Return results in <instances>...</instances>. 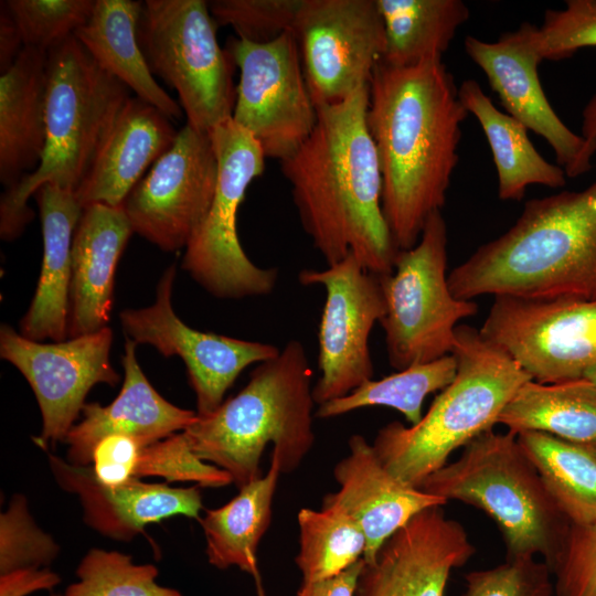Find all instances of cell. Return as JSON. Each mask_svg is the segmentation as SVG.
Listing matches in <instances>:
<instances>
[{
	"label": "cell",
	"instance_id": "28",
	"mask_svg": "<svg viewBox=\"0 0 596 596\" xmlns=\"http://www.w3.org/2000/svg\"><path fill=\"white\" fill-rule=\"evenodd\" d=\"M281 473L273 453L266 475L238 489L222 507L207 509L198 522L204 540L207 562L220 570L238 567L253 577L259 574L257 549L272 522L273 500Z\"/></svg>",
	"mask_w": 596,
	"mask_h": 596
},
{
	"label": "cell",
	"instance_id": "42",
	"mask_svg": "<svg viewBox=\"0 0 596 596\" xmlns=\"http://www.w3.org/2000/svg\"><path fill=\"white\" fill-rule=\"evenodd\" d=\"M552 576L554 596H596V523L571 524Z\"/></svg>",
	"mask_w": 596,
	"mask_h": 596
},
{
	"label": "cell",
	"instance_id": "18",
	"mask_svg": "<svg viewBox=\"0 0 596 596\" xmlns=\"http://www.w3.org/2000/svg\"><path fill=\"white\" fill-rule=\"evenodd\" d=\"M534 26L523 22L496 42L466 36L465 51L483 71L508 115L543 137L567 178H575L592 169L596 145L572 131L546 98L539 76L542 60L533 43Z\"/></svg>",
	"mask_w": 596,
	"mask_h": 596
},
{
	"label": "cell",
	"instance_id": "48",
	"mask_svg": "<svg viewBox=\"0 0 596 596\" xmlns=\"http://www.w3.org/2000/svg\"><path fill=\"white\" fill-rule=\"evenodd\" d=\"M584 379L588 380L596 386V363L590 365L583 375Z\"/></svg>",
	"mask_w": 596,
	"mask_h": 596
},
{
	"label": "cell",
	"instance_id": "49",
	"mask_svg": "<svg viewBox=\"0 0 596 596\" xmlns=\"http://www.w3.org/2000/svg\"><path fill=\"white\" fill-rule=\"evenodd\" d=\"M254 579H255V584H256L257 596H265V590H264V587H263L260 574L256 575L254 577Z\"/></svg>",
	"mask_w": 596,
	"mask_h": 596
},
{
	"label": "cell",
	"instance_id": "1",
	"mask_svg": "<svg viewBox=\"0 0 596 596\" xmlns=\"http://www.w3.org/2000/svg\"><path fill=\"white\" fill-rule=\"evenodd\" d=\"M467 115L441 60L376 65L366 124L381 168L383 214L398 251L415 246L441 211Z\"/></svg>",
	"mask_w": 596,
	"mask_h": 596
},
{
	"label": "cell",
	"instance_id": "20",
	"mask_svg": "<svg viewBox=\"0 0 596 596\" xmlns=\"http://www.w3.org/2000/svg\"><path fill=\"white\" fill-rule=\"evenodd\" d=\"M47 458L57 486L78 498L85 524L107 539L130 541L148 524L175 515L201 518L199 486L170 487L132 478L107 487L96 480L91 466H76L52 454Z\"/></svg>",
	"mask_w": 596,
	"mask_h": 596
},
{
	"label": "cell",
	"instance_id": "13",
	"mask_svg": "<svg viewBox=\"0 0 596 596\" xmlns=\"http://www.w3.org/2000/svg\"><path fill=\"white\" fill-rule=\"evenodd\" d=\"M298 281L326 290L318 329L320 376L312 387L318 406L373 379L370 334L385 313V299L381 276L365 270L352 254L324 269L300 270Z\"/></svg>",
	"mask_w": 596,
	"mask_h": 596
},
{
	"label": "cell",
	"instance_id": "51",
	"mask_svg": "<svg viewBox=\"0 0 596 596\" xmlns=\"http://www.w3.org/2000/svg\"><path fill=\"white\" fill-rule=\"evenodd\" d=\"M50 596H63L61 594H55V593H52Z\"/></svg>",
	"mask_w": 596,
	"mask_h": 596
},
{
	"label": "cell",
	"instance_id": "2",
	"mask_svg": "<svg viewBox=\"0 0 596 596\" xmlns=\"http://www.w3.org/2000/svg\"><path fill=\"white\" fill-rule=\"evenodd\" d=\"M370 85L317 107L306 141L280 161L302 228L327 266L352 254L373 274H391L398 253L382 210V174L366 124Z\"/></svg>",
	"mask_w": 596,
	"mask_h": 596
},
{
	"label": "cell",
	"instance_id": "6",
	"mask_svg": "<svg viewBox=\"0 0 596 596\" xmlns=\"http://www.w3.org/2000/svg\"><path fill=\"white\" fill-rule=\"evenodd\" d=\"M46 139L38 168L0 200V235L12 241L33 219L28 200L46 182L76 191L129 89L71 35L47 51Z\"/></svg>",
	"mask_w": 596,
	"mask_h": 596
},
{
	"label": "cell",
	"instance_id": "43",
	"mask_svg": "<svg viewBox=\"0 0 596 596\" xmlns=\"http://www.w3.org/2000/svg\"><path fill=\"white\" fill-rule=\"evenodd\" d=\"M141 445L126 435H109L95 446L92 470L96 480L107 487L124 485L135 478Z\"/></svg>",
	"mask_w": 596,
	"mask_h": 596
},
{
	"label": "cell",
	"instance_id": "10",
	"mask_svg": "<svg viewBox=\"0 0 596 596\" xmlns=\"http://www.w3.org/2000/svg\"><path fill=\"white\" fill-rule=\"evenodd\" d=\"M219 162L215 194L181 266L212 296L240 299L267 296L276 287L277 268H262L245 254L237 235V211L252 181L265 169V155L232 118L209 132Z\"/></svg>",
	"mask_w": 596,
	"mask_h": 596
},
{
	"label": "cell",
	"instance_id": "22",
	"mask_svg": "<svg viewBox=\"0 0 596 596\" xmlns=\"http://www.w3.org/2000/svg\"><path fill=\"white\" fill-rule=\"evenodd\" d=\"M136 347L126 338L125 375L117 397L106 406L85 403L82 419L67 433L68 462L91 466L95 446L109 435H126L146 446L183 432L196 421V412L175 406L155 390L138 363Z\"/></svg>",
	"mask_w": 596,
	"mask_h": 596
},
{
	"label": "cell",
	"instance_id": "11",
	"mask_svg": "<svg viewBox=\"0 0 596 596\" xmlns=\"http://www.w3.org/2000/svg\"><path fill=\"white\" fill-rule=\"evenodd\" d=\"M225 50L240 70L232 119L253 136L266 158L287 159L318 118L292 31L263 44L230 39Z\"/></svg>",
	"mask_w": 596,
	"mask_h": 596
},
{
	"label": "cell",
	"instance_id": "5",
	"mask_svg": "<svg viewBox=\"0 0 596 596\" xmlns=\"http://www.w3.org/2000/svg\"><path fill=\"white\" fill-rule=\"evenodd\" d=\"M451 354L456 376L422 419L411 426L391 422L372 443L385 468L414 488L443 468L456 449L491 430L518 389L532 380L503 349L470 326H457Z\"/></svg>",
	"mask_w": 596,
	"mask_h": 596
},
{
	"label": "cell",
	"instance_id": "40",
	"mask_svg": "<svg viewBox=\"0 0 596 596\" xmlns=\"http://www.w3.org/2000/svg\"><path fill=\"white\" fill-rule=\"evenodd\" d=\"M533 43L542 61L596 47V0H567L563 10H546L542 25L534 26Z\"/></svg>",
	"mask_w": 596,
	"mask_h": 596
},
{
	"label": "cell",
	"instance_id": "4",
	"mask_svg": "<svg viewBox=\"0 0 596 596\" xmlns=\"http://www.w3.org/2000/svg\"><path fill=\"white\" fill-rule=\"evenodd\" d=\"M311 381L302 343L288 341L277 356L257 364L237 394L183 430L191 449L226 471L238 489L262 476L259 464L269 443L281 473L292 472L316 440Z\"/></svg>",
	"mask_w": 596,
	"mask_h": 596
},
{
	"label": "cell",
	"instance_id": "25",
	"mask_svg": "<svg viewBox=\"0 0 596 596\" xmlns=\"http://www.w3.org/2000/svg\"><path fill=\"white\" fill-rule=\"evenodd\" d=\"M34 198L40 212L43 258L34 297L20 321V333L33 341L67 339L72 242L83 212L76 194L53 182Z\"/></svg>",
	"mask_w": 596,
	"mask_h": 596
},
{
	"label": "cell",
	"instance_id": "33",
	"mask_svg": "<svg viewBox=\"0 0 596 596\" xmlns=\"http://www.w3.org/2000/svg\"><path fill=\"white\" fill-rule=\"evenodd\" d=\"M456 372L453 354L415 364L380 380H369L348 395L318 405L315 417L332 418L363 407L386 406L398 411L415 425L423 417L425 397L449 385Z\"/></svg>",
	"mask_w": 596,
	"mask_h": 596
},
{
	"label": "cell",
	"instance_id": "26",
	"mask_svg": "<svg viewBox=\"0 0 596 596\" xmlns=\"http://www.w3.org/2000/svg\"><path fill=\"white\" fill-rule=\"evenodd\" d=\"M47 52L24 47L0 76V181L15 187L38 168L46 139Z\"/></svg>",
	"mask_w": 596,
	"mask_h": 596
},
{
	"label": "cell",
	"instance_id": "17",
	"mask_svg": "<svg viewBox=\"0 0 596 596\" xmlns=\"http://www.w3.org/2000/svg\"><path fill=\"white\" fill-rule=\"evenodd\" d=\"M175 265L161 276L152 305L125 309L119 319L126 338L150 344L166 358L180 356L196 397L199 416L209 415L223 402L227 390L243 370L278 355L280 350L259 341H247L187 326L172 307Z\"/></svg>",
	"mask_w": 596,
	"mask_h": 596
},
{
	"label": "cell",
	"instance_id": "50",
	"mask_svg": "<svg viewBox=\"0 0 596 596\" xmlns=\"http://www.w3.org/2000/svg\"><path fill=\"white\" fill-rule=\"evenodd\" d=\"M583 445H585L596 456V440Z\"/></svg>",
	"mask_w": 596,
	"mask_h": 596
},
{
	"label": "cell",
	"instance_id": "3",
	"mask_svg": "<svg viewBox=\"0 0 596 596\" xmlns=\"http://www.w3.org/2000/svg\"><path fill=\"white\" fill-rule=\"evenodd\" d=\"M462 300L596 299V181L525 202L515 223L448 275Z\"/></svg>",
	"mask_w": 596,
	"mask_h": 596
},
{
	"label": "cell",
	"instance_id": "34",
	"mask_svg": "<svg viewBox=\"0 0 596 596\" xmlns=\"http://www.w3.org/2000/svg\"><path fill=\"white\" fill-rule=\"evenodd\" d=\"M296 565L302 582L331 577L361 560L366 540L356 521L338 507L302 508L297 517Z\"/></svg>",
	"mask_w": 596,
	"mask_h": 596
},
{
	"label": "cell",
	"instance_id": "23",
	"mask_svg": "<svg viewBox=\"0 0 596 596\" xmlns=\"http://www.w3.org/2000/svg\"><path fill=\"white\" fill-rule=\"evenodd\" d=\"M177 134L169 117L140 98L130 96L75 191L81 206L105 204L121 207L143 178L146 169L172 145Z\"/></svg>",
	"mask_w": 596,
	"mask_h": 596
},
{
	"label": "cell",
	"instance_id": "7",
	"mask_svg": "<svg viewBox=\"0 0 596 596\" xmlns=\"http://www.w3.org/2000/svg\"><path fill=\"white\" fill-rule=\"evenodd\" d=\"M421 490L487 513L498 525L507 558L540 555L552 568L571 523L550 496L541 475L507 430H488L464 447L459 458L428 476Z\"/></svg>",
	"mask_w": 596,
	"mask_h": 596
},
{
	"label": "cell",
	"instance_id": "45",
	"mask_svg": "<svg viewBox=\"0 0 596 596\" xmlns=\"http://www.w3.org/2000/svg\"><path fill=\"white\" fill-rule=\"evenodd\" d=\"M363 566L362 557L337 575L315 582H302L296 596H354Z\"/></svg>",
	"mask_w": 596,
	"mask_h": 596
},
{
	"label": "cell",
	"instance_id": "29",
	"mask_svg": "<svg viewBox=\"0 0 596 596\" xmlns=\"http://www.w3.org/2000/svg\"><path fill=\"white\" fill-rule=\"evenodd\" d=\"M466 110L479 121L498 173V195L502 201H520L532 184L557 189L566 184V173L545 160L528 137V128L499 110L473 79L458 87Z\"/></svg>",
	"mask_w": 596,
	"mask_h": 596
},
{
	"label": "cell",
	"instance_id": "39",
	"mask_svg": "<svg viewBox=\"0 0 596 596\" xmlns=\"http://www.w3.org/2000/svg\"><path fill=\"white\" fill-rule=\"evenodd\" d=\"M302 0H213L209 9L217 25H230L238 39L268 43L292 29Z\"/></svg>",
	"mask_w": 596,
	"mask_h": 596
},
{
	"label": "cell",
	"instance_id": "36",
	"mask_svg": "<svg viewBox=\"0 0 596 596\" xmlns=\"http://www.w3.org/2000/svg\"><path fill=\"white\" fill-rule=\"evenodd\" d=\"M96 0L3 1L17 23L24 47L47 52L86 23Z\"/></svg>",
	"mask_w": 596,
	"mask_h": 596
},
{
	"label": "cell",
	"instance_id": "37",
	"mask_svg": "<svg viewBox=\"0 0 596 596\" xmlns=\"http://www.w3.org/2000/svg\"><path fill=\"white\" fill-rule=\"evenodd\" d=\"M60 546L34 521L23 494L11 497L0 514V575L19 568L49 567Z\"/></svg>",
	"mask_w": 596,
	"mask_h": 596
},
{
	"label": "cell",
	"instance_id": "30",
	"mask_svg": "<svg viewBox=\"0 0 596 596\" xmlns=\"http://www.w3.org/2000/svg\"><path fill=\"white\" fill-rule=\"evenodd\" d=\"M509 432H541L588 444L596 440V386L588 380L522 384L501 412Z\"/></svg>",
	"mask_w": 596,
	"mask_h": 596
},
{
	"label": "cell",
	"instance_id": "12",
	"mask_svg": "<svg viewBox=\"0 0 596 596\" xmlns=\"http://www.w3.org/2000/svg\"><path fill=\"white\" fill-rule=\"evenodd\" d=\"M479 331L539 383L581 379L596 363V299L496 296Z\"/></svg>",
	"mask_w": 596,
	"mask_h": 596
},
{
	"label": "cell",
	"instance_id": "46",
	"mask_svg": "<svg viewBox=\"0 0 596 596\" xmlns=\"http://www.w3.org/2000/svg\"><path fill=\"white\" fill-rule=\"evenodd\" d=\"M24 49L19 28L3 1L0 11V71H8Z\"/></svg>",
	"mask_w": 596,
	"mask_h": 596
},
{
	"label": "cell",
	"instance_id": "35",
	"mask_svg": "<svg viewBox=\"0 0 596 596\" xmlns=\"http://www.w3.org/2000/svg\"><path fill=\"white\" fill-rule=\"evenodd\" d=\"M63 596H183L175 588L157 582L153 564H137L131 555L118 551L91 549L79 561Z\"/></svg>",
	"mask_w": 596,
	"mask_h": 596
},
{
	"label": "cell",
	"instance_id": "32",
	"mask_svg": "<svg viewBox=\"0 0 596 596\" xmlns=\"http://www.w3.org/2000/svg\"><path fill=\"white\" fill-rule=\"evenodd\" d=\"M518 441L568 522L596 523V456L583 444L541 432L520 433Z\"/></svg>",
	"mask_w": 596,
	"mask_h": 596
},
{
	"label": "cell",
	"instance_id": "27",
	"mask_svg": "<svg viewBox=\"0 0 596 596\" xmlns=\"http://www.w3.org/2000/svg\"><path fill=\"white\" fill-rule=\"evenodd\" d=\"M141 9L142 1L96 0L91 17L74 35L97 64L136 97L171 120L179 119L181 106L157 83L139 45Z\"/></svg>",
	"mask_w": 596,
	"mask_h": 596
},
{
	"label": "cell",
	"instance_id": "14",
	"mask_svg": "<svg viewBox=\"0 0 596 596\" xmlns=\"http://www.w3.org/2000/svg\"><path fill=\"white\" fill-rule=\"evenodd\" d=\"M291 31L316 107L370 85L385 53L376 0H302Z\"/></svg>",
	"mask_w": 596,
	"mask_h": 596
},
{
	"label": "cell",
	"instance_id": "47",
	"mask_svg": "<svg viewBox=\"0 0 596 596\" xmlns=\"http://www.w3.org/2000/svg\"><path fill=\"white\" fill-rule=\"evenodd\" d=\"M582 136L596 145V95L592 97L583 110Z\"/></svg>",
	"mask_w": 596,
	"mask_h": 596
},
{
	"label": "cell",
	"instance_id": "16",
	"mask_svg": "<svg viewBox=\"0 0 596 596\" xmlns=\"http://www.w3.org/2000/svg\"><path fill=\"white\" fill-rule=\"evenodd\" d=\"M113 331L105 327L94 333L61 342L33 341L2 323L0 355L14 365L30 384L42 417L38 446L64 441L82 414L93 386H116L119 375L110 363Z\"/></svg>",
	"mask_w": 596,
	"mask_h": 596
},
{
	"label": "cell",
	"instance_id": "44",
	"mask_svg": "<svg viewBox=\"0 0 596 596\" xmlns=\"http://www.w3.org/2000/svg\"><path fill=\"white\" fill-rule=\"evenodd\" d=\"M60 583L61 576L49 567L19 568L0 575V596H28Z\"/></svg>",
	"mask_w": 596,
	"mask_h": 596
},
{
	"label": "cell",
	"instance_id": "8",
	"mask_svg": "<svg viewBox=\"0 0 596 596\" xmlns=\"http://www.w3.org/2000/svg\"><path fill=\"white\" fill-rule=\"evenodd\" d=\"M216 28L204 0H146L137 30L152 75L177 92L187 125L206 134L232 118L236 99L235 65Z\"/></svg>",
	"mask_w": 596,
	"mask_h": 596
},
{
	"label": "cell",
	"instance_id": "19",
	"mask_svg": "<svg viewBox=\"0 0 596 596\" xmlns=\"http://www.w3.org/2000/svg\"><path fill=\"white\" fill-rule=\"evenodd\" d=\"M476 549L443 505L430 507L391 535L365 562L354 596H444L454 568Z\"/></svg>",
	"mask_w": 596,
	"mask_h": 596
},
{
	"label": "cell",
	"instance_id": "21",
	"mask_svg": "<svg viewBox=\"0 0 596 596\" xmlns=\"http://www.w3.org/2000/svg\"><path fill=\"white\" fill-rule=\"evenodd\" d=\"M348 448L333 468L339 490L326 494L321 507H338L356 521L366 540L363 558L370 562L381 545L412 518L447 501L397 479L362 435H352Z\"/></svg>",
	"mask_w": 596,
	"mask_h": 596
},
{
	"label": "cell",
	"instance_id": "41",
	"mask_svg": "<svg viewBox=\"0 0 596 596\" xmlns=\"http://www.w3.org/2000/svg\"><path fill=\"white\" fill-rule=\"evenodd\" d=\"M462 596H554L552 572L534 556L507 558L498 566L465 575Z\"/></svg>",
	"mask_w": 596,
	"mask_h": 596
},
{
	"label": "cell",
	"instance_id": "15",
	"mask_svg": "<svg viewBox=\"0 0 596 596\" xmlns=\"http://www.w3.org/2000/svg\"><path fill=\"white\" fill-rule=\"evenodd\" d=\"M219 179L211 137L189 125L126 198L132 231L164 252L185 248L204 221Z\"/></svg>",
	"mask_w": 596,
	"mask_h": 596
},
{
	"label": "cell",
	"instance_id": "38",
	"mask_svg": "<svg viewBox=\"0 0 596 596\" xmlns=\"http://www.w3.org/2000/svg\"><path fill=\"white\" fill-rule=\"evenodd\" d=\"M160 477L166 482H194L199 487L220 488L233 483L231 476L200 459L183 432L141 446L135 478Z\"/></svg>",
	"mask_w": 596,
	"mask_h": 596
},
{
	"label": "cell",
	"instance_id": "9",
	"mask_svg": "<svg viewBox=\"0 0 596 596\" xmlns=\"http://www.w3.org/2000/svg\"><path fill=\"white\" fill-rule=\"evenodd\" d=\"M446 268L447 226L438 211L417 244L398 251L393 272L381 276L385 313L380 323L389 363L397 371L451 354L457 323L478 312L473 300L451 294Z\"/></svg>",
	"mask_w": 596,
	"mask_h": 596
},
{
	"label": "cell",
	"instance_id": "24",
	"mask_svg": "<svg viewBox=\"0 0 596 596\" xmlns=\"http://www.w3.org/2000/svg\"><path fill=\"white\" fill-rule=\"evenodd\" d=\"M132 233L123 207L83 209L72 242L68 339L108 327L116 267Z\"/></svg>",
	"mask_w": 596,
	"mask_h": 596
},
{
	"label": "cell",
	"instance_id": "31",
	"mask_svg": "<svg viewBox=\"0 0 596 596\" xmlns=\"http://www.w3.org/2000/svg\"><path fill=\"white\" fill-rule=\"evenodd\" d=\"M385 30L382 62L409 67L441 60L469 19L461 0H376Z\"/></svg>",
	"mask_w": 596,
	"mask_h": 596
}]
</instances>
